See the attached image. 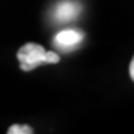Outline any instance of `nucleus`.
<instances>
[{"label": "nucleus", "mask_w": 134, "mask_h": 134, "mask_svg": "<svg viewBox=\"0 0 134 134\" xmlns=\"http://www.w3.org/2000/svg\"><path fill=\"white\" fill-rule=\"evenodd\" d=\"M19 67L24 72H31L42 64H55L60 61V55L54 51H46L39 43H25L16 52Z\"/></svg>", "instance_id": "nucleus-1"}, {"label": "nucleus", "mask_w": 134, "mask_h": 134, "mask_svg": "<svg viewBox=\"0 0 134 134\" xmlns=\"http://www.w3.org/2000/svg\"><path fill=\"white\" fill-rule=\"evenodd\" d=\"M83 31L75 29H67L63 30L60 33L55 34L54 37V46H57L58 49H61L63 52H69L76 49L83 40Z\"/></svg>", "instance_id": "nucleus-2"}, {"label": "nucleus", "mask_w": 134, "mask_h": 134, "mask_svg": "<svg viewBox=\"0 0 134 134\" xmlns=\"http://www.w3.org/2000/svg\"><path fill=\"white\" fill-rule=\"evenodd\" d=\"M81 12V5L76 0H61L55 5L54 9V18L57 23H70L73 19L77 18Z\"/></svg>", "instance_id": "nucleus-3"}, {"label": "nucleus", "mask_w": 134, "mask_h": 134, "mask_svg": "<svg viewBox=\"0 0 134 134\" xmlns=\"http://www.w3.org/2000/svg\"><path fill=\"white\" fill-rule=\"evenodd\" d=\"M34 130L30 125H21V124H15L10 125L8 128V134H33Z\"/></svg>", "instance_id": "nucleus-4"}, {"label": "nucleus", "mask_w": 134, "mask_h": 134, "mask_svg": "<svg viewBox=\"0 0 134 134\" xmlns=\"http://www.w3.org/2000/svg\"><path fill=\"white\" fill-rule=\"evenodd\" d=\"M130 77L134 79V58H131V61H130Z\"/></svg>", "instance_id": "nucleus-5"}]
</instances>
